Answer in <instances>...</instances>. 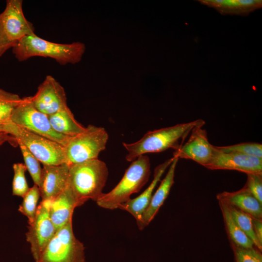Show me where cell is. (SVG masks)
Returning a JSON list of instances; mask_svg holds the SVG:
<instances>
[{
    "label": "cell",
    "instance_id": "cell-1",
    "mask_svg": "<svg viewBox=\"0 0 262 262\" xmlns=\"http://www.w3.org/2000/svg\"><path fill=\"white\" fill-rule=\"evenodd\" d=\"M205 124L204 120L198 119L149 131L133 143L124 142L123 145L127 151L126 159L132 162L147 153L162 152L169 148L177 150L194 128L202 127Z\"/></svg>",
    "mask_w": 262,
    "mask_h": 262
},
{
    "label": "cell",
    "instance_id": "cell-2",
    "mask_svg": "<svg viewBox=\"0 0 262 262\" xmlns=\"http://www.w3.org/2000/svg\"><path fill=\"white\" fill-rule=\"evenodd\" d=\"M108 176L107 165L98 158L69 166L67 186L78 207L89 199L97 201L100 197Z\"/></svg>",
    "mask_w": 262,
    "mask_h": 262
},
{
    "label": "cell",
    "instance_id": "cell-3",
    "mask_svg": "<svg viewBox=\"0 0 262 262\" xmlns=\"http://www.w3.org/2000/svg\"><path fill=\"white\" fill-rule=\"evenodd\" d=\"M12 48L13 53L19 61L41 56L51 58L64 65L80 62L85 49L84 44L80 42L71 44L54 43L35 34L24 37Z\"/></svg>",
    "mask_w": 262,
    "mask_h": 262
},
{
    "label": "cell",
    "instance_id": "cell-4",
    "mask_svg": "<svg viewBox=\"0 0 262 262\" xmlns=\"http://www.w3.org/2000/svg\"><path fill=\"white\" fill-rule=\"evenodd\" d=\"M150 163L148 157L141 155L131 162L119 183L109 192L103 194L96 201L100 207L114 210L130 199L148 180Z\"/></svg>",
    "mask_w": 262,
    "mask_h": 262
},
{
    "label": "cell",
    "instance_id": "cell-5",
    "mask_svg": "<svg viewBox=\"0 0 262 262\" xmlns=\"http://www.w3.org/2000/svg\"><path fill=\"white\" fill-rule=\"evenodd\" d=\"M1 127L3 132L24 145L43 165L66 163L64 147L59 143L19 127L11 121Z\"/></svg>",
    "mask_w": 262,
    "mask_h": 262
},
{
    "label": "cell",
    "instance_id": "cell-6",
    "mask_svg": "<svg viewBox=\"0 0 262 262\" xmlns=\"http://www.w3.org/2000/svg\"><path fill=\"white\" fill-rule=\"evenodd\" d=\"M108 138L104 128L88 126L83 132L70 137L64 147L66 163L70 166L98 159L105 149Z\"/></svg>",
    "mask_w": 262,
    "mask_h": 262
},
{
    "label": "cell",
    "instance_id": "cell-7",
    "mask_svg": "<svg viewBox=\"0 0 262 262\" xmlns=\"http://www.w3.org/2000/svg\"><path fill=\"white\" fill-rule=\"evenodd\" d=\"M84 249L74 235L71 220L56 231L37 262H85Z\"/></svg>",
    "mask_w": 262,
    "mask_h": 262
},
{
    "label": "cell",
    "instance_id": "cell-8",
    "mask_svg": "<svg viewBox=\"0 0 262 262\" xmlns=\"http://www.w3.org/2000/svg\"><path fill=\"white\" fill-rule=\"evenodd\" d=\"M10 121L19 127L54 141L64 147L70 137L61 135L53 129L49 116L35 107L31 96L21 98L12 113Z\"/></svg>",
    "mask_w": 262,
    "mask_h": 262
},
{
    "label": "cell",
    "instance_id": "cell-9",
    "mask_svg": "<svg viewBox=\"0 0 262 262\" xmlns=\"http://www.w3.org/2000/svg\"><path fill=\"white\" fill-rule=\"evenodd\" d=\"M50 200H42L38 205L33 222L29 225L26 240L30 244L31 251L35 262L39 260L47 246L57 230L49 213Z\"/></svg>",
    "mask_w": 262,
    "mask_h": 262
},
{
    "label": "cell",
    "instance_id": "cell-10",
    "mask_svg": "<svg viewBox=\"0 0 262 262\" xmlns=\"http://www.w3.org/2000/svg\"><path fill=\"white\" fill-rule=\"evenodd\" d=\"M22 0H8L4 10L0 14L1 23L8 39L16 43L25 36L35 34L32 23L24 15Z\"/></svg>",
    "mask_w": 262,
    "mask_h": 262
},
{
    "label": "cell",
    "instance_id": "cell-11",
    "mask_svg": "<svg viewBox=\"0 0 262 262\" xmlns=\"http://www.w3.org/2000/svg\"><path fill=\"white\" fill-rule=\"evenodd\" d=\"M31 98L35 107L48 116L67 106L64 87L50 75L46 77Z\"/></svg>",
    "mask_w": 262,
    "mask_h": 262
},
{
    "label": "cell",
    "instance_id": "cell-12",
    "mask_svg": "<svg viewBox=\"0 0 262 262\" xmlns=\"http://www.w3.org/2000/svg\"><path fill=\"white\" fill-rule=\"evenodd\" d=\"M202 127L194 128L190 133L187 141L173 153V156L192 160L205 166L214 155V146L209 141L207 133Z\"/></svg>",
    "mask_w": 262,
    "mask_h": 262
},
{
    "label": "cell",
    "instance_id": "cell-13",
    "mask_svg": "<svg viewBox=\"0 0 262 262\" xmlns=\"http://www.w3.org/2000/svg\"><path fill=\"white\" fill-rule=\"evenodd\" d=\"M205 167L211 170H235L246 174H262V159L235 153H223L215 149L212 160Z\"/></svg>",
    "mask_w": 262,
    "mask_h": 262
},
{
    "label": "cell",
    "instance_id": "cell-14",
    "mask_svg": "<svg viewBox=\"0 0 262 262\" xmlns=\"http://www.w3.org/2000/svg\"><path fill=\"white\" fill-rule=\"evenodd\" d=\"M69 165L66 163L59 165H44L39 187L42 200H51L67 185Z\"/></svg>",
    "mask_w": 262,
    "mask_h": 262
},
{
    "label": "cell",
    "instance_id": "cell-15",
    "mask_svg": "<svg viewBox=\"0 0 262 262\" xmlns=\"http://www.w3.org/2000/svg\"><path fill=\"white\" fill-rule=\"evenodd\" d=\"M178 160V158L174 157L165 177L153 194L148 207L142 215L140 221L137 223L139 229H143L149 224L167 197L174 183L175 172Z\"/></svg>",
    "mask_w": 262,
    "mask_h": 262
},
{
    "label": "cell",
    "instance_id": "cell-16",
    "mask_svg": "<svg viewBox=\"0 0 262 262\" xmlns=\"http://www.w3.org/2000/svg\"><path fill=\"white\" fill-rule=\"evenodd\" d=\"M173 159L174 157L167 160L155 168L153 179L151 183L141 194L135 198H130L118 207V208L126 211L132 214L136 219L137 223L140 221L142 215L148 207L157 184Z\"/></svg>",
    "mask_w": 262,
    "mask_h": 262
},
{
    "label": "cell",
    "instance_id": "cell-17",
    "mask_svg": "<svg viewBox=\"0 0 262 262\" xmlns=\"http://www.w3.org/2000/svg\"><path fill=\"white\" fill-rule=\"evenodd\" d=\"M76 201L69 187L50 200L49 213L57 230L72 220L74 210L77 207Z\"/></svg>",
    "mask_w": 262,
    "mask_h": 262
},
{
    "label": "cell",
    "instance_id": "cell-18",
    "mask_svg": "<svg viewBox=\"0 0 262 262\" xmlns=\"http://www.w3.org/2000/svg\"><path fill=\"white\" fill-rule=\"evenodd\" d=\"M216 198L253 217L262 219V204L244 187L237 191L219 193Z\"/></svg>",
    "mask_w": 262,
    "mask_h": 262
},
{
    "label": "cell",
    "instance_id": "cell-19",
    "mask_svg": "<svg viewBox=\"0 0 262 262\" xmlns=\"http://www.w3.org/2000/svg\"><path fill=\"white\" fill-rule=\"evenodd\" d=\"M198 1L225 15L246 16L262 6L261 0H199Z\"/></svg>",
    "mask_w": 262,
    "mask_h": 262
},
{
    "label": "cell",
    "instance_id": "cell-20",
    "mask_svg": "<svg viewBox=\"0 0 262 262\" xmlns=\"http://www.w3.org/2000/svg\"><path fill=\"white\" fill-rule=\"evenodd\" d=\"M53 129L57 133L73 137L83 132L86 127L77 121L68 106L49 116Z\"/></svg>",
    "mask_w": 262,
    "mask_h": 262
},
{
    "label": "cell",
    "instance_id": "cell-21",
    "mask_svg": "<svg viewBox=\"0 0 262 262\" xmlns=\"http://www.w3.org/2000/svg\"><path fill=\"white\" fill-rule=\"evenodd\" d=\"M218 201L223 215L225 229L230 244L245 248L255 247L251 240L235 223L227 204L221 201Z\"/></svg>",
    "mask_w": 262,
    "mask_h": 262
},
{
    "label": "cell",
    "instance_id": "cell-22",
    "mask_svg": "<svg viewBox=\"0 0 262 262\" xmlns=\"http://www.w3.org/2000/svg\"><path fill=\"white\" fill-rule=\"evenodd\" d=\"M227 205L232 218L237 225L251 240L255 246L259 250H262V245L259 243L254 232L253 217L232 206L228 204Z\"/></svg>",
    "mask_w": 262,
    "mask_h": 262
},
{
    "label": "cell",
    "instance_id": "cell-23",
    "mask_svg": "<svg viewBox=\"0 0 262 262\" xmlns=\"http://www.w3.org/2000/svg\"><path fill=\"white\" fill-rule=\"evenodd\" d=\"M40 196L39 188L34 184L23 197V201L19 206L18 211L27 217L29 225L34 219Z\"/></svg>",
    "mask_w": 262,
    "mask_h": 262
},
{
    "label": "cell",
    "instance_id": "cell-24",
    "mask_svg": "<svg viewBox=\"0 0 262 262\" xmlns=\"http://www.w3.org/2000/svg\"><path fill=\"white\" fill-rule=\"evenodd\" d=\"M21 100L18 95L0 89V126L10 121L14 109Z\"/></svg>",
    "mask_w": 262,
    "mask_h": 262
},
{
    "label": "cell",
    "instance_id": "cell-25",
    "mask_svg": "<svg viewBox=\"0 0 262 262\" xmlns=\"http://www.w3.org/2000/svg\"><path fill=\"white\" fill-rule=\"evenodd\" d=\"M24 161V164L29 172L34 184L39 188L41 183L42 168L40 162L31 153L26 147L20 142H17Z\"/></svg>",
    "mask_w": 262,
    "mask_h": 262
},
{
    "label": "cell",
    "instance_id": "cell-26",
    "mask_svg": "<svg viewBox=\"0 0 262 262\" xmlns=\"http://www.w3.org/2000/svg\"><path fill=\"white\" fill-rule=\"evenodd\" d=\"M215 149L223 153H235L262 159V145L258 143H243L227 146H214Z\"/></svg>",
    "mask_w": 262,
    "mask_h": 262
},
{
    "label": "cell",
    "instance_id": "cell-27",
    "mask_svg": "<svg viewBox=\"0 0 262 262\" xmlns=\"http://www.w3.org/2000/svg\"><path fill=\"white\" fill-rule=\"evenodd\" d=\"M14 177L12 181V193L14 196L23 197L29 190L25 176L27 168L22 163H15L13 166Z\"/></svg>",
    "mask_w": 262,
    "mask_h": 262
},
{
    "label": "cell",
    "instance_id": "cell-28",
    "mask_svg": "<svg viewBox=\"0 0 262 262\" xmlns=\"http://www.w3.org/2000/svg\"><path fill=\"white\" fill-rule=\"evenodd\" d=\"M231 245L236 262H262V254L256 247L245 248Z\"/></svg>",
    "mask_w": 262,
    "mask_h": 262
},
{
    "label": "cell",
    "instance_id": "cell-29",
    "mask_svg": "<svg viewBox=\"0 0 262 262\" xmlns=\"http://www.w3.org/2000/svg\"><path fill=\"white\" fill-rule=\"evenodd\" d=\"M247 180L244 187L262 204V174H247Z\"/></svg>",
    "mask_w": 262,
    "mask_h": 262
},
{
    "label": "cell",
    "instance_id": "cell-30",
    "mask_svg": "<svg viewBox=\"0 0 262 262\" xmlns=\"http://www.w3.org/2000/svg\"><path fill=\"white\" fill-rule=\"evenodd\" d=\"M16 44L10 41L6 36L0 18V57L9 49L13 48Z\"/></svg>",
    "mask_w": 262,
    "mask_h": 262
},
{
    "label": "cell",
    "instance_id": "cell-31",
    "mask_svg": "<svg viewBox=\"0 0 262 262\" xmlns=\"http://www.w3.org/2000/svg\"><path fill=\"white\" fill-rule=\"evenodd\" d=\"M253 224L255 235L259 243L262 245V219L253 217Z\"/></svg>",
    "mask_w": 262,
    "mask_h": 262
},
{
    "label": "cell",
    "instance_id": "cell-32",
    "mask_svg": "<svg viewBox=\"0 0 262 262\" xmlns=\"http://www.w3.org/2000/svg\"><path fill=\"white\" fill-rule=\"evenodd\" d=\"M6 142L15 146L17 145L16 139L13 136L4 132H0V146Z\"/></svg>",
    "mask_w": 262,
    "mask_h": 262
},
{
    "label": "cell",
    "instance_id": "cell-33",
    "mask_svg": "<svg viewBox=\"0 0 262 262\" xmlns=\"http://www.w3.org/2000/svg\"><path fill=\"white\" fill-rule=\"evenodd\" d=\"M3 132V131H2L1 127L0 126V132Z\"/></svg>",
    "mask_w": 262,
    "mask_h": 262
}]
</instances>
